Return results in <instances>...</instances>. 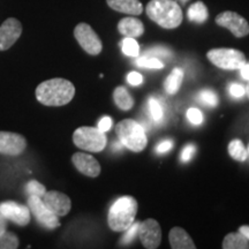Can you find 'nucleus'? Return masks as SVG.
Returning <instances> with one entry per match:
<instances>
[{
    "label": "nucleus",
    "mask_w": 249,
    "mask_h": 249,
    "mask_svg": "<svg viewBox=\"0 0 249 249\" xmlns=\"http://www.w3.org/2000/svg\"><path fill=\"white\" fill-rule=\"evenodd\" d=\"M75 96V87L71 81L55 77L44 81L36 88V98L46 107H62Z\"/></svg>",
    "instance_id": "obj_1"
},
{
    "label": "nucleus",
    "mask_w": 249,
    "mask_h": 249,
    "mask_svg": "<svg viewBox=\"0 0 249 249\" xmlns=\"http://www.w3.org/2000/svg\"><path fill=\"white\" fill-rule=\"evenodd\" d=\"M145 11L149 18L164 29H176L182 22L181 7L174 0H150Z\"/></svg>",
    "instance_id": "obj_2"
},
{
    "label": "nucleus",
    "mask_w": 249,
    "mask_h": 249,
    "mask_svg": "<svg viewBox=\"0 0 249 249\" xmlns=\"http://www.w3.org/2000/svg\"><path fill=\"white\" fill-rule=\"evenodd\" d=\"M138 208V202L133 196H123L118 198L108 211L107 223L112 231H126L135 220Z\"/></svg>",
    "instance_id": "obj_3"
},
{
    "label": "nucleus",
    "mask_w": 249,
    "mask_h": 249,
    "mask_svg": "<svg viewBox=\"0 0 249 249\" xmlns=\"http://www.w3.org/2000/svg\"><path fill=\"white\" fill-rule=\"evenodd\" d=\"M119 141L134 152H140L147 147L148 139L142 124L133 119H124L116 126Z\"/></svg>",
    "instance_id": "obj_4"
},
{
    "label": "nucleus",
    "mask_w": 249,
    "mask_h": 249,
    "mask_svg": "<svg viewBox=\"0 0 249 249\" xmlns=\"http://www.w3.org/2000/svg\"><path fill=\"white\" fill-rule=\"evenodd\" d=\"M73 142L77 148L90 152H101L107 147V135L97 127H80L73 134Z\"/></svg>",
    "instance_id": "obj_5"
},
{
    "label": "nucleus",
    "mask_w": 249,
    "mask_h": 249,
    "mask_svg": "<svg viewBox=\"0 0 249 249\" xmlns=\"http://www.w3.org/2000/svg\"><path fill=\"white\" fill-rule=\"evenodd\" d=\"M211 64L222 70H240L246 64V57L241 51L235 49H213L207 53Z\"/></svg>",
    "instance_id": "obj_6"
},
{
    "label": "nucleus",
    "mask_w": 249,
    "mask_h": 249,
    "mask_svg": "<svg viewBox=\"0 0 249 249\" xmlns=\"http://www.w3.org/2000/svg\"><path fill=\"white\" fill-rule=\"evenodd\" d=\"M28 208L30 213L34 214L39 225L49 230H54L60 226L59 217L54 214L48 207L44 204L42 197L38 196H28Z\"/></svg>",
    "instance_id": "obj_7"
},
{
    "label": "nucleus",
    "mask_w": 249,
    "mask_h": 249,
    "mask_svg": "<svg viewBox=\"0 0 249 249\" xmlns=\"http://www.w3.org/2000/svg\"><path fill=\"white\" fill-rule=\"evenodd\" d=\"M74 37L87 53L97 55L102 52L103 44L95 30L88 23H79L74 29Z\"/></svg>",
    "instance_id": "obj_8"
},
{
    "label": "nucleus",
    "mask_w": 249,
    "mask_h": 249,
    "mask_svg": "<svg viewBox=\"0 0 249 249\" xmlns=\"http://www.w3.org/2000/svg\"><path fill=\"white\" fill-rule=\"evenodd\" d=\"M216 23L218 26L229 29L238 38L247 36L249 34V23L247 20L235 12L226 11L218 14Z\"/></svg>",
    "instance_id": "obj_9"
},
{
    "label": "nucleus",
    "mask_w": 249,
    "mask_h": 249,
    "mask_svg": "<svg viewBox=\"0 0 249 249\" xmlns=\"http://www.w3.org/2000/svg\"><path fill=\"white\" fill-rule=\"evenodd\" d=\"M0 213L7 220L18 226H27L30 223V210L28 205L17 203L14 201H6L0 203Z\"/></svg>",
    "instance_id": "obj_10"
},
{
    "label": "nucleus",
    "mask_w": 249,
    "mask_h": 249,
    "mask_svg": "<svg viewBox=\"0 0 249 249\" xmlns=\"http://www.w3.org/2000/svg\"><path fill=\"white\" fill-rule=\"evenodd\" d=\"M139 236L142 245L147 249L160 247L161 241V230L160 224L155 219H145L139 225Z\"/></svg>",
    "instance_id": "obj_11"
},
{
    "label": "nucleus",
    "mask_w": 249,
    "mask_h": 249,
    "mask_svg": "<svg viewBox=\"0 0 249 249\" xmlns=\"http://www.w3.org/2000/svg\"><path fill=\"white\" fill-rule=\"evenodd\" d=\"M27 140L18 133L0 132V154L18 156L26 150Z\"/></svg>",
    "instance_id": "obj_12"
},
{
    "label": "nucleus",
    "mask_w": 249,
    "mask_h": 249,
    "mask_svg": "<svg viewBox=\"0 0 249 249\" xmlns=\"http://www.w3.org/2000/svg\"><path fill=\"white\" fill-rule=\"evenodd\" d=\"M22 34V26L17 18H9L0 26V51H6L15 44Z\"/></svg>",
    "instance_id": "obj_13"
},
{
    "label": "nucleus",
    "mask_w": 249,
    "mask_h": 249,
    "mask_svg": "<svg viewBox=\"0 0 249 249\" xmlns=\"http://www.w3.org/2000/svg\"><path fill=\"white\" fill-rule=\"evenodd\" d=\"M43 202L50 210L58 217H64L71 211V202L67 195L57 191L46 192L42 197Z\"/></svg>",
    "instance_id": "obj_14"
},
{
    "label": "nucleus",
    "mask_w": 249,
    "mask_h": 249,
    "mask_svg": "<svg viewBox=\"0 0 249 249\" xmlns=\"http://www.w3.org/2000/svg\"><path fill=\"white\" fill-rule=\"evenodd\" d=\"M71 161H73L74 166L76 170L85 174L90 178H96L101 173V165L91 155L86 154V152H76L71 157Z\"/></svg>",
    "instance_id": "obj_15"
},
{
    "label": "nucleus",
    "mask_w": 249,
    "mask_h": 249,
    "mask_svg": "<svg viewBox=\"0 0 249 249\" xmlns=\"http://www.w3.org/2000/svg\"><path fill=\"white\" fill-rule=\"evenodd\" d=\"M118 30L121 35L124 37H132V38H138L141 37L144 33V26L139 18H121L118 23Z\"/></svg>",
    "instance_id": "obj_16"
},
{
    "label": "nucleus",
    "mask_w": 249,
    "mask_h": 249,
    "mask_svg": "<svg viewBox=\"0 0 249 249\" xmlns=\"http://www.w3.org/2000/svg\"><path fill=\"white\" fill-rule=\"evenodd\" d=\"M108 7L113 11L129 15H140L143 12L142 2L140 0H107Z\"/></svg>",
    "instance_id": "obj_17"
},
{
    "label": "nucleus",
    "mask_w": 249,
    "mask_h": 249,
    "mask_svg": "<svg viewBox=\"0 0 249 249\" xmlns=\"http://www.w3.org/2000/svg\"><path fill=\"white\" fill-rule=\"evenodd\" d=\"M170 244L173 249H195L196 246L192 238L181 227H173L170 231Z\"/></svg>",
    "instance_id": "obj_18"
},
{
    "label": "nucleus",
    "mask_w": 249,
    "mask_h": 249,
    "mask_svg": "<svg viewBox=\"0 0 249 249\" xmlns=\"http://www.w3.org/2000/svg\"><path fill=\"white\" fill-rule=\"evenodd\" d=\"M183 80V71L180 68H174L164 82V88L169 95H176L179 91Z\"/></svg>",
    "instance_id": "obj_19"
},
{
    "label": "nucleus",
    "mask_w": 249,
    "mask_h": 249,
    "mask_svg": "<svg viewBox=\"0 0 249 249\" xmlns=\"http://www.w3.org/2000/svg\"><path fill=\"white\" fill-rule=\"evenodd\" d=\"M113 99L120 110L128 111L134 107V99L124 87H117L113 92Z\"/></svg>",
    "instance_id": "obj_20"
},
{
    "label": "nucleus",
    "mask_w": 249,
    "mask_h": 249,
    "mask_svg": "<svg viewBox=\"0 0 249 249\" xmlns=\"http://www.w3.org/2000/svg\"><path fill=\"white\" fill-rule=\"evenodd\" d=\"M187 15H188L189 21H192V22L203 23L208 20L209 12H208V8L207 6L204 5V2L196 1L188 8Z\"/></svg>",
    "instance_id": "obj_21"
},
{
    "label": "nucleus",
    "mask_w": 249,
    "mask_h": 249,
    "mask_svg": "<svg viewBox=\"0 0 249 249\" xmlns=\"http://www.w3.org/2000/svg\"><path fill=\"white\" fill-rule=\"evenodd\" d=\"M224 249H248V240L244 235L239 233H230L224 238L223 241Z\"/></svg>",
    "instance_id": "obj_22"
},
{
    "label": "nucleus",
    "mask_w": 249,
    "mask_h": 249,
    "mask_svg": "<svg viewBox=\"0 0 249 249\" xmlns=\"http://www.w3.org/2000/svg\"><path fill=\"white\" fill-rule=\"evenodd\" d=\"M229 154L233 160L238 161H245L248 157V151L246 150L244 143L240 140H233L229 144Z\"/></svg>",
    "instance_id": "obj_23"
},
{
    "label": "nucleus",
    "mask_w": 249,
    "mask_h": 249,
    "mask_svg": "<svg viewBox=\"0 0 249 249\" xmlns=\"http://www.w3.org/2000/svg\"><path fill=\"white\" fill-rule=\"evenodd\" d=\"M121 50H123L124 54L128 55V57H139L140 54V46L139 43L136 42L135 38L132 37H124L121 42Z\"/></svg>",
    "instance_id": "obj_24"
},
{
    "label": "nucleus",
    "mask_w": 249,
    "mask_h": 249,
    "mask_svg": "<svg viewBox=\"0 0 249 249\" xmlns=\"http://www.w3.org/2000/svg\"><path fill=\"white\" fill-rule=\"evenodd\" d=\"M18 244V238L13 232L5 231L0 234V249H17Z\"/></svg>",
    "instance_id": "obj_25"
},
{
    "label": "nucleus",
    "mask_w": 249,
    "mask_h": 249,
    "mask_svg": "<svg viewBox=\"0 0 249 249\" xmlns=\"http://www.w3.org/2000/svg\"><path fill=\"white\" fill-rule=\"evenodd\" d=\"M136 65L143 68H150V70H161L164 67V64L160 59L150 55H144V57L139 58L136 60Z\"/></svg>",
    "instance_id": "obj_26"
},
{
    "label": "nucleus",
    "mask_w": 249,
    "mask_h": 249,
    "mask_svg": "<svg viewBox=\"0 0 249 249\" xmlns=\"http://www.w3.org/2000/svg\"><path fill=\"white\" fill-rule=\"evenodd\" d=\"M197 99L202 103V104L207 105V107H213L218 104V97L216 92L210 89L201 90L197 95Z\"/></svg>",
    "instance_id": "obj_27"
},
{
    "label": "nucleus",
    "mask_w": 249,
    "mask_h": 249,
    "mask_svg": "<svg viewBox=\"0 0 249 249\" xmlns=\"http://www.w3.org/2000/svg\"><path fill=\"white\" fill-rule=\"evenodd\" d=\"M26 193L28 196H38L43 197L46 193V188L44 185L37 181V180H31L26 185Z\"/></svg>",
    "instance_id": "obj_28"
},
{
    "label": "nucleus",
    "mask_w": 249,
    "mask_h": 249,
    "mask_svg": "<svg viewBox=\"0 0 249 249\" xmlns=\"http://www.w3.org/2000/svg\"><path fill=\"white\" fill-rule=\"evenodd\" d=\"M149 111H150L151 118L155 121H160L163 119V107H161L160 101L156 98L149 99Z\"/></svg>",
    "instance_id": "obj_29"
},
{
    "label": "nucleus",
    "mask_w": 249,
    "mask_h": 249,
    "mask_svg": "<svg viewBox=\"0 0 249 249\" xmlns=\"http://www.w3.org/2000/svg\"><path fill=\"white\" fill-rule=\"evenodd\" d=\"M139 225L140 223H133L132 225L126 230V233H124L123 239H121V242H123L124 245L130 244V242L135 239V236L139 235Z\"/></svg>",
    "instance_id": "obj_30"
},
{
    "label": "nucleus",
    "mask_w": 249,
    "mask_h": 249,
    "mask_svg": "<svg viewBox=\"0 0 249 249\" xmlns=\"http://www.w3.org/2000/svg\"><path fill=\"white\" fill-rule=\"evenodd\" d=\"M187 119L189 120V123L195 124V126H200L203 123V114L202 112L196 107H191L187 111Z\"/></svg>",
    "instance_id": "obj_31"
},
{
    "label": "nucleus",
    "mask_w": 249,
    "mask_h": 249,
    "mask_svg": "<svg viewBox=\"0 0 249 249\" xmlns=\"http://www.w3.org/2000/svg\"><path fill=\"white\" fill-rule=\"evenodd\" d=\"M196 152V147L194 144H188L186 145L185 148L182 149L181 151V155H180V160L182 161V163H187V161H189L193 158V156L195 155Z\"/></svg>",
    "instance_id": "obj_32"
},
{
    "label": "nucleus",
    "mask_w": 249,
    "mask_h": 249,
    "mask_svg": "<svg viewBox=\"0 0 249 249\" xmlns=\"http://www.w3.org/2000/svg\"><path fill=\"white\" fill-rule=\"evenodd\" d=\"M160 55V57H164V58H170L172 57V52L170 51L169 49L166 48H163V46H156V48H152L150 50H148L147 53H145V55Z\"/></svg>",
    "instance_id": "obj_33"
},
{
    "label": "nucleus",
    "mask_w": 249,
    "mask_h": 249,
    "mask_svg": "<svg viewBox=\"0 0 249 249\" xmlns=\"http://www.w3.org/2000/svg\"><path fill=\"white\" fill-rule=\"evenodd\" d=\"M230 93L234 98H241L246 93V88L239 83H232V85H230Z\"/></svg>",
    "instance_id": "obj_34"
},
{
    "label": "nucleus",
    "mask_w": 249,
    "mask_h": 249,
    "mask_svg": "<svg viewBox=\"0 0 249 249\" xmlns=\"http://www.w3.org/2000/svg\"><path fill=\"white\" fill-rule=\"evenodd\" d=\"M127 81H128L129 85L136 87L140 86L143 82V76L140 73H138V71H132V73H129L128 76H127Z\"/></svg>",
    "instance_id": "obj_35"
},
{
    "label": "nucleus",
    "mask_w": 249,
    "mask_h": 249,
    "mask_svg": "<svg viewBox=\"0 0 249 249\" xmlns=\"http://www.w3.org/2000/svg\"><path fill=\"white\" fill-rule=\"evenodd\" d=\"M111 127H112V119L110 117L107 116V117H103L102 119L99 120L97 128L99 130H102V132L107 133V130L111 129Z\"/></svg>",
    "instance_id": "obj_36"
},
{
    "label": "nucleus",
    "mask_w": 249,
    "mask_h": 249,
    "mask_svg": "<svg viewBox=\"0 0 249 249\" xmlns=\"http://www.w3.org/2000/svg\"><path fill=\"white\" fill-rule=\"evenodd\" d=\"M173 143L172 141H170V140H165V141L160 142V144L156 147V151L158 152V154H165V152L170 151L171 148H172Z\"/></svg>",
    "instance_id": "obj_37"
},
{
    "label": "nucleus",
    "mask_w": 249,
    "mask_h": 249,
    "mask_svg": "<svg viewBox=\"0 0 249 249\" xmlns=\"http://www.w3.org/2000/svg\"><path fill=\"white\" fill-rule=\"evenodd\" d=\"M7 219L0 213V234H2L5 231H7Z\"/></svg>",
    "instance_id": "obj_38"
},
{
    "label": "nucleus",
    "mask_w": 249,
    "mask_h": 249,
    "mask_svg": "<svg viewBox=\"0 0 249 249\" xmlns=\"http://www.w3.org/2000/svg\"><path fill=\"white\" fill-rule=\"evenodd\" d=\"M240 70H241V76L244 77L245 80L249 81V64L246 62V64L240 68Z\"/></svg>",
    "instance_id": "obj_39"
},
{
    "label": "nucleus",
    "mask_w": 249,
    "mask_h": 249,
    "mask_svg": "<svg viewBox=\"0 0 249 249\" xmlns=\"http://www.w3.org/2000/svg\"><path fill=\"white\" fill-rule=\"evenodd\" d=\"M239 232H240L241 234L244 235L246 239H247V240H249V226L248 225L241 226L240 229H239Z\"/></svg>",
    "instance_id": "obj_40"
},
{
    "label": "nucleus",
    "mask_w": 249,
    "mask_h": 249,
    "mask_svg": "<svg viewBox=\"0 0 249 249\" xmlns=\"http://www.w3.org/2000/svg\"><path fill=\"white\" fill-rule=\"evenodd\" d=\"M123 143L121 142H114L113 144H112V149H113L114 151H120L121 149H123Z\"/></svg>",
    "instance_id": "obj_41"
},
{
    "label": "nucleus",
    "mask_w": 249,
    "mask_h": 249,
    "mask_svg": "<svg viewBox=\"0 0 249 249\" xmlns=\"http://www.w3.org/2000/svg\"><path fill=\"white\" fill-rule=\"evenodd\" d=\"M246 92H247V95H248V97H249V82H248L247 88H246Z\"/></svg>",
    "instance_id": "obj_42"
},
{
    "label": "nucleus",
    "mask_w": 249,
    "mask_h": 249,
    "mask_svg": "<svg viewBox=\"0 0 249 249\" xmlns=\"http://www.w3.org/2000/svg\"><path fill=\"white\" fill-rule=\"evenodd\" d=\"M182 1H183V2H185V1H187V0H182Z\"/></svg>",
    "instance_id": "obj_43"
},
{
    "label": "nucleus",
    "mask_w": 249,
    "mask_h": 249,
    "mask_svg": "<svg viewBox=\"0 0 249 249\" xmlns=\"http://www.w3.org/2000/svg\"><path fill=\"white\" fill-rule=\"evenodd\" d=\"M248 154H249V148H248Z\"/></svg>",
    "instance_id": "obj_44"
}]
</instances>
